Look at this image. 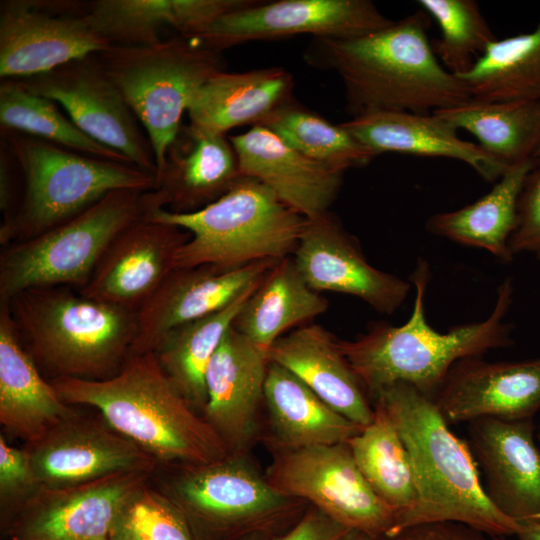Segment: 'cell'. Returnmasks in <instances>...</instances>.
Wrapping results in <instances>:
<instances>
[{"instance_id":"6da1fadb","label":"cell","mask_w":540,"mask_h":540,"mask_svg":"<svg viewBox=\"0 0 540 540\" xmlns=\"http://www.w3.org/2000/svg\"><path fill=\"white\" fill-rule=\"evenodd\" d=\"M429 280V264L419 259L410 276L416 293L413 310L404 324L374 323L354 340L337 339L339 350L371 398L386 387L405 383L435 400L457 361L514 343L512 325L505 320L514 296L510 278L499 285L488 317L446 333L436 331L426 319Z\"/></svg>"},{"instance_id":"7a4b0ae2","label":"cell","mask_w":540,"mask_h":540,"mask_svg":"<svg viewBox=\"0 0 540 540\" xmlns=\"http://www.w3.org/2000/svg\"><path fill=\"white\" fill-rule=\"evenodd\" d=\"M419 10L366 36L317 39L318 63L341 78L352 117L375 111L430 114L471 100L464 82L438 60Z\"/></svg>"},{"instance_id":"3957f363","label":"cell","mask_w":540,"mask_h":540,"mask_svg":"<svg viewBox=\"0 0 540 540\" xmlns=\"http://www.w3.org/2000/svg\"><path fill=\"white\" fill-rule=\"evenodd\" d=\"M50 382L65 403L97 409L112 429L158 464L201 465L230 453L178 391L154 352L130 354L121 369L104 380L65 377Z\"/></svg>"},{"instance_id":"277c9868","label":"cell","mask_w":540,"mask_h":540,"mask_svg":"<svg viewBox=\"0 0 540 540\" xmlns=\"http://www.w3.org/2000/svg\"><path fill=\"white\" fill-rule=\"evenodd\" d=\"M372 399L395 423L415 479V504L398 517L392 539L411 527L444 521L515 536L519 524L493 506L468 443L450 430L434 399L405 383L386 387Z\"/></svg>"},{"instance_id":"5b68a950","label":"cell","mask_w":540,"mask_h":540,"mask_svg":"<svg viewBox=\"0 0 540 540\" xmlns=\"http://www.w3.org/2000/svg\"><path fill=\"white\" fill-rule=\"evenodd\" d=\"M6 303L19 337L44 375L104 380L131 354L137 312L66 286L27 289Z\"/></svg>"},{"instance_id":"8992f818","label":"cell","mask_w":540,"mask_h":540,"mask_svg":"<svg viewBox=\"0 0 540 540\" xmlns=\"http://www.w3.org/2000/svg\"><path fill=\"white\" fill-rule=\"evenodd\" d=\"M23 180L19 205L2 220L0 244L39 236L83 213L110 192H143L155 175L136 166L86 156L23 133L1 130Z\"/></svg>"},{"instance_id":"52a82bcc","label":"cell","mask_w":540,"mask_h":540,"mask_svg":"<svg viewBox=\"0 0 540 540\" xmlns=\"http://www.w3.org/2000/svg\"><path fill=\"white\" fill-rule=\"evenodd\" d=\"M143 215L191 234L175 255L174 269L201 265L237 268L279 261L293 255L306 222L267 186L246 176L198 211L177 214L158 209Z\"/></svg>"},{"instance_id":"ba28073f","label":"cell","mask_w":540,"mask_h":540,"mask_svg":"<svg viewBox=\"0 0 540 540\" xmlns=\"http://www.w3.org/2000/svg\"><path fill=\"white\" fill-rule=\"evenodd\" d=\"M175 467L160 489L184 513L195 540L272 538L303 515V500L276 490L243 453Z\"/></svg>"},{"instance_id":"9c48e42d","label":"cell","mask_w":540,"mask_h":540,"mask_svg":"<svg viewBox=\"0 0 540 540\" xmlns=\"http://www.w3.org/2000/svg\"><path fill=\"white\" fill-rule=\"evenodd\" d=\"M95 56L144 128L157 174L196 93L224 70L221 52L179 35L149 44L111 45Z\"/></svg>"},{"instance_id":"30bf717a","label":"cell","mask_w":540,"mask_h":540,"mask_svg":"<svg viewBox=\"0 0 540 540\" xmlns=\"http://www.w3.org/2000/svg\"><path fill=\"white\" fill-rule=\"evenodd\" d=\"M142 193L115 190L39 236L2 246L0 302L33 288L83 289L113 239L143 215Z\"/></svg>"},{"instance_id":"8fae6325","label":"cell","mask_w":540,"mask_h":540,"mask_svg":"<svg viewBox=\"0 0 540 540\" xmlns=\"http://www.w3.org/2000/svg\"><path fill=\"white\" fill-rule=\"evenodd\" d=\"M265 477L351 530L372 540L392 538L398 512L371 488L348 443L277 450Z\"/></svg>"},{"instance_id":"7c38bea8","label":"cell","mask_w":540,"mask_h":540,"mask_svg":"<svg viewBox=\"0 0 540 540\" xmlns=\"http://www.w3.org/2000/svg\"><path fill=\"white\" fill-rule=\"evenodd\" d=\"M15 80L59 104L95 141L119 152L134 166L156 174L153 148L144 128L95 54Z\"/></svg>"},{"instance_id":"4fadbf2b","label":"cell","mask_w":540,"mask_h":540,"mask_svg":"<svg viewBox=\"0 0 540 540\" xmlns=\"http://www.w3.org/2000/svg\"><path fill=\"white\" fill-rule=\"evenodd\" d=\"M393 22L369 0L256 1L220 17L206 31L189 39L221 52L248 41L297 34L317 39H356Z\"/></svg>"},{"instance_id":"5bb4252c","label":"cell","mask_w":540,"mask_h":540,"mask_svg":"<svg viewBox=\"0 0 540 540\" xmlns=\"http://www.w3.org/2000/svg\"><path fill=\"white\" fill-rule=\"evenodd\" d=\"M66 4L7 0L0 5V75L22 79L108 49L80 9Z\"/></svg>"},{"instance_id":"9a60e30c","label":"cell","mask_w":540,"mask_h":540,"mask_svg":"<svg viewBox=\"0 0 540 540\" xmlns=\"http://www.w3.org/2000/svg\"><path fill=\"white\" fill-rule=\"evenodd\" d=\"M40 488L57 489L125 472L152 474L158 462L102 421L77 412L26 444Z\"/></svg>"},{"instance_id":"2e32d148","label":"cell","mask_w":540,"mask_h":540,"mask_svg":"<svg viewBox=\"0 0 540 540\" xmlns=\"http://www.w3.org/2000/svg\"><path fill=\"white\" fill-rule=\"evenodd\" d=\"M292 259L314 291L354 296L381 314L395 313L412 285L372 266L357 240L328 212L306 219Z\"/></svg>"},{"instance_id":"e0dca14e","label":"cell","mask_w":540,"mask_h":540,"mask_svg":"<svg viewBox=\"0 0 540 540\" xmlns=\"http://www.w3.org/2000/svg\"><path fill=\"white\" fill-rule=\"evenodd\" d=\"M150 475L125 472L71 487L41 488L11 519L7 540H108L121 508Z\"/></svg>"},{"instance_id":"ac0fdd59","label":"cell","mask_w":540,"mask_h":540,"mask_svg":"<svg viewBox=\"0 0 540 540\" xmlns=\"http://www.w3.org/2000/svg\"><path fill=\"white\" fill-rule=\"evenodd\" d=\"M190 237L181 227L142 215L113 239L79 292L138 312L172 272L177 251Z\"/></svg>"},{"instance_id":"d6986e66","label":"cell","mask_w":540,"mask_h":540,"mask_svg":"<svg viewBox=\"0 0 540 540\" xmlns=\"http://www.w3.org/2000/svg\"><path fill=\"white\" fill-rule=\"evenodd\" d=\"M467 424V443L493 506L518 524L540 523V449L534 420L481 418Z\"/></svg>"},{"instance_id":"ffe728a7","label":"cell","mask_w":540,"mask_h":540,"mask_svg":"<svg viewBox=\"0 0 540 540\" xmlns=\"http://www.w3.org/2000/svg\"><path fill=\"white\" fill-rule=\"evenodd\" d=\"M278 261L237 268L201 265L177 268L137 312V336L131 354L155 352L174 328L216 312L260 283Z\"/></svg>"},{"instance_id":"44dd1931","label":"cell","mask_w":540,"mask_h":540,"mask_svg":"<svg viewBox=\"0 0 540 540\" xmlns=\"http://www.w3.org/2000/svg\"><path fill=\"white\" fill-rule=\"evenodd\" d=\"M435 403L448 424L481 418L533 419L540 411V357L459 360L448 372Z\"/></svg>"},{"instance_id":"7402d4cb","label":"cell","mask_w":540,"mask_h":540,"mask_svg":"<svg viewBox=\"0 0 540 540\" xmlns=\"http://www.w3.org/2000/svg\"><path fill=\"white\" fill-rule=\"evenodd\" d=\"M237 155L226 134L182 125L166 152L154 187L140 197L142 213L163 209L185 214L218 200L241 177Z\"/></svg>"},{"instance_id":"603a6c76","label":"cell","mask_w":540,"mask_h":540,"mask_svg":"<svg viewBox=\"0 0 540 540\" xmlns=\"http://www.w3.org/2000/svg\"><path fill=\"white\" fill-rule=\"evenodd\" d=\"M269 363L267 351L232 326L207 366L203 418L230 453H243L253 438Z\"/></svg>"},{"instance_id":"cb8c5ba5","label":"cell","mask_w":540,"mask_h":540,"mask_svg":"<svg viewBox=\"0 0 540 540\" xmlns=\"http://www.w3.org/2000/svg\"><path fill=\"white\" fill-rule=\"evenodd\" d=\"M229 139L242 176L263 183L306 219L328 212L344 172L305 156L263 125Z\"/></svg>"},{"instance_id":"d4e9b609","label":"cell","mask_w":540,"mask_h":540,"mask_svg":"<svg viewBox=\"0 0 540 540\" xmlns=\"http://www.w3.org/2000/svg\"><path fill=\"white\" fill-rule=\"evenodd\" d=\"M341 125L375 156L399 152L450 158L466 163L488 182L498 181L511 168L478 144L462 140L458 129L435 113L375 111Z\"/></svg>"},{"instance_id":"484cf974","label":"cell","mask_w":540,"mask_h":540,"mask_svg":"<svg viewBox=\"0 0 540 540\" xmlns=\"http://www.w3.org/2000/svg\"><path fill=\"white\" fill-rule=\"evenodd\" d=\"M44 379L24 347L9 308L0 303V423L33 443L77 411Z\"/></svg>"},{"instance_id":"4316f807","label":"cell","mask_w":540,"mask_h":540,"mask_svg":"<svg viewBox=\"0 0 540 540\" xmlns=\"http://www.w3.org/2000/svg\"><path fill=\"white\" fill-rule=\"evenodd\" d=\"M269 362L278 364L307 385L330 407L365 427L374 407L359 378L341 353L337 339L318 324L297 327L269 348Z\"/></svg>"},{"instance_id":"83f0119b","label":"cell","mask_w":540,"mask_h":540,"mask_svg":"<svg viewBox=\"0 0 540 540\" xmlns=\"http://www.w3.org/2000/svg\"><path fill=\"white\" fill-rule=\"evenodd\" d=\"M293 76L280 67L241 73L220 71L198 90L189 108L190 124L219 134L260 125L292 101Z\"/></svg>"},{"instance_id":"f1b7e54d","label":"cell","mask_w":540,"mask_h":540,"mask_svg":"<svg viewBox=\"0 0 540 540\" xmlns=\"http://www.w3.org/2000/svg\"><path fill=\"white\" fill-rule=\"evenodd\" d=\"M263 399L277 450L347 443L364 428L330 407L292 372L272 362Z\"/></svg>"},{"instance_id":"f546056e","label":"cell","mask_w":540,"mask_h":540,"mask_svg":"<svg viewBox=\"0 0 540 540\" xmlns=\"http://www.w3.org/2000/svg\"><path fill=\"white\" fill-rule=\"evenodd\" d=\"M534 166L535 160L512 166L475 202L431 216L427 230L453 242L481 248L503 263L511 262L514 255L509 241L516 223L518 198Z\"/></svg>"},{"instance_id":"4dcf8cb0","label":"cell","mask_w":540,"mask_h":540,"mask_svg":"<svg viewBox=\"0 0 540 540\" xmlns=\"http://www.w3.org/2000/svg\"><path fill=\"white\" fill-rule=\"evenodd\" d=\"M328 301L311 289L292 257L279 260L238 313L233 327L268 352L284 332L327 311Z\"/></svg>"},{"instance_id":"1f68e13d","label":"cell","mask_w":540,"mask_h":540,"mask_svg":"<svg viewBox=\"0 0 540 540\" xmlns=\"http://www.w3.org/2000/svg\"><path fill=\"white\" fill-rule=\"evenodd\" d=\"M434 113L474 135L486 153L509 167L535 160L540 151V98L470 100Z\"/></svg>"},{"instance_id":"d6a6232c","label":"cell","mask_w":540,"mask_h":540,"mask_svg":"<svg viewBox=\"0 0 540 540\" xmlns=\"http://www.w3.org/2000/svg\"><path fill=\"white\" fill-rule=\"evenodd\" d=\"M260 283L226 307L174 328L154 352L164 372L195 410L203 411L206 404L205 372L212 356Z\"/></svg>"},{"instance_id":"836d02e7","label":"cell","mask_w":540,"mask_h":540,"mask_svg":"<svg viewBox=\"0 0 540 540\" xmlns=\"http://www.w3.org/2000/svg\"><path fill=\"white\" fill-rule=\"evenodd\" d=\"M347 443L375 493L397 510L398 517L410 510L416 501L410 457L395 423L380 403L374 402L371 423Z\"/></svg>"},{"instance_id":"e575fe53","label":"cell","mask_w":540,"mask_h":540,"mask_svg":"<svg viewBox=\"0 0 540 540\" xmlns=\"http://www.w3.org/2000/svg\"><path fill=\"white\" fill-rule=\"evenodd\" d=\"M457 77L474 101L540 98V22L529 33L495 40L470 71Z\"/></svg>"},{"instance_id":"d590c367","label":"cell","mask_w":540,"mask_h":540,"mask_svg":"<svg viewBox=\"0 0 540 540\" xmlns=\"http://www.w3.org/2000/svg\"><path fill=\"white\" fill-rule=\"evenodd\" d=\"M60 108L15 79H3L0 84L1 130L30 135L86 156L133 165L119 152L85 134Z\"/></svg>"},{"instance_id":"8d00e7d4","label":"cell","mask_w":540,"mask_h":540,"mask_svg":"<svg viewBox=\"0 0 540 540\" xmlns=\"http://www.w3.org/2000/svg\"><path fill=\"white\" fill-rule=\"evenodd\" d=\"M260 125L305 156L338 171L365 166L376 157L341 124H333L293 100Z\"/></svg>"},{"instance_id":"74e56055","label":"cell","mask_w":540,"mask_h":540,"mask_svg":"<svg viewBox=\"0 0 540 540\" xmlns=\"http://www.w3.org/2000/svg\"><path fill=\"white\" fill-rule=\"evenodd\" d=\"M79 9L112 45L154 43L165 28L180 34L184 23L183 0H96Z\"/></svg>"},{"instance_id":"f35d334b","label":"cell","mask_w":540,"mask_h":540,"mask_svg":"<svg viewBox=\"0 0 540 540\" xmlns=\"http://www.w3.org/2000/svg\"><path fill=\"white\" fill-rule=\"evenodd\" d=\"M433 18L441 38L431 46L440 63L456 76L466 74L495 40L479 4L474 0H419Z\"/></svg>"},{"instance_id":"ab89813d","label":"cell","mask_w":540,"mask_h":540,"mask_svg":"<svg viewBox=\"0 0 540 540\" xmlns=\"http://www.w3.org/2000/svg\"><path fill=\"white\" fill-rule=\"evenodd\" d=\"M108 540H195L179 507L161 490L138 488L125 502Z\"/></svg>"},{"instance_id":"60d3db41","label":"cell","mask_w":540,"mask_h":540,"mask_svg":"<svg viewBox=\"0 0 540 540\" xmlns=\"http://www.w3.org/2000/svg\"><path fill=\"white\" fill-rule=\"evenodd\" d=\"M40 489L26 448L11 446L1 434L0 502L5 528L18 509Z\"/></svg>"},{"instance_id":"b9f144b4","label":"cell","mask_w":540,"mask_h":540,"mask_svg":"<svg viewBox=\"0 0 540 540\" xmlns=\"http://www.w3.org/2000/svg\"><path fill=\"white\" fill-rule=\"evenodd\" d=\"M509 247L514 256L527 253L540 261V163H535L522 186Z\"/></svg>"},{"instance_id":"7bdbcfd3","label":"cell","mask_w":540,"mask_h":540,"mask_svg":"<svg viewBox=\"0 0 540 540\" xmlns=\"http://www.w3.org/2000/svg\"><path fill=\"white\" fill-rule=\"evenodd\" d=\"M395 540H511L510 536L494 535L470 525L444 521L411 527Z\"/></svg>"},{"instance_id":"ee69618b","label":"cell","mask_w":540,"mask_h":540,"mask_svg":"<svg viewBox=\"0 0 540 540\" xmlns=\"http://www.w3.org/2000/svg\"><path fill=\"white\" fill-rule=\"evenodd\" d=\"M350 530L310 506L292 527L272 540H340Z\"/></svg>"},{"instance_id":"f6af8a7d","label":"cell","mask_w":540,"mask_h":540,"mask_svg":"<svg viewBox=\"0 0 540 540\" xmlns=\"http://www.w3.org/2000/svg\"><path fill=\"white\" fill-rule=\"evenodd\" d=\"M19 168L7 144L1 139L0 147V209L2 220L16 211L20 198L17 196V173Z\"/></svg>"},{"instance_id":"bcb514c9","label":"cell","mask_w":540,"mask_h":540,"mask_svg":"<svg viewBox=\"0 0 540 540\" xmlns=\"http://www.w3.org/2000/svg\"><path fill=\"white\" fill-rule=\"evenodd\" d=\"M515 536L518 540H540V523H521Z\"/></svg>"},{"instance_id":"7dc6e473","label":"cell","mask_w":540,"mask_h":540,"mask_svg":"<svg viewBox=\"0 0 540 540\" xmlns=\"http://www.w3.org/2000/svg\"><path fill=\"white\" fill-rule=\"evenodd\" d=\"M340 540H372L367 535L357 530H350Z\"/></svg>"},{"instance_id":"c3c4849f","label":"cell","mask_w":540,"mask_h":540,"mask_svg":"<svg viewBox=\"0 0 540 540\" xmlns=\"http://www.w3.org/2000/svg\"><path fill=\"white\" fill-rule=\"evenodd\" d=\"M273 538L265 534H252L242 538L241 540H272Z\"/></svg>"},{"instance_id":"681fc988","label":"cell","mask_w":540,"mask_h":540,"mask_svg":"<svg viewBox=\"0 0 540 540\" xmlns=\"http://www.w3.org/2000/svg\"><path fill=\"white\" fill-rule=\"evenodd\" d=\"M536 438H537L538 443L540 444V426L537 428Z\"/></svg>"},{"instance_id":"f907efd6","label":"cell","mask_w":540,"mask_h":540,"mask_svg":"<svg viewBox=\"0 0 540 540\" xmlns=\"http://www.w3.org/2000/svg\"><path fill=\"white\" fill-rule=\"evenodd\" d=\"M535 163H540V151L538 152V154L535 157Z\"/></svg>"}]
</instances>
